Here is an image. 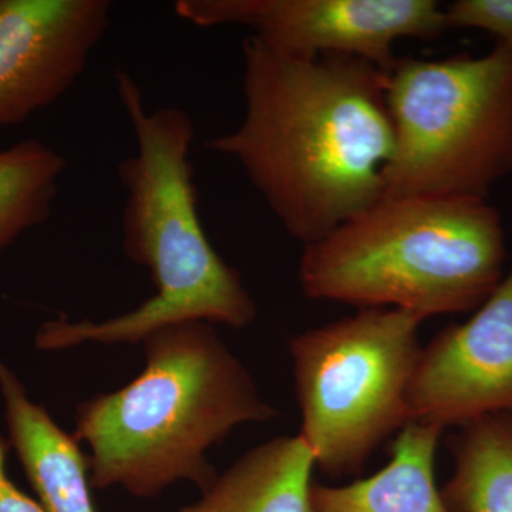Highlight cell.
I'll return each instance as SVG.
<instances>
[{"label":"cell","mask_w":512,"mask_h":512,"mask_svg":"<svg viewBox=\"0 0 512 512\" xmlns=\"http://www.w3.org/2000/svg\"><path fill=\"white\" fill-rule=\"evenodd\" d=\"M242 57L244 117L205 147L237 161L305 247L384 197L387 73L359 57L284 55L252 35Z\"/></svg>","instance_id":"obj_1"},{"label":"cell","mask_w":512,"mask_h":512,"mask_svg":"<svg viewBox=\"0 0 512 512\" xmlns=\"http://www.w3.org/2000/svg\"><path fill=\"white\" fill-rule=\"evenodd\" d=\"M114 79L137 144L136 153L117 167L126 190L123 249L131 262L150 271L156 295L103 322H47L37 346L141 343L157 329L185 322L247 328L256 318L254 299L212 247L198 215L190 161L194 121L180 107L148 110L143 90L126 70H117Z\"/></svg>","instance_id":"obj_2"},{"label":"cell","mask_w":512,"mask_h":512,"mask_svg":"<svg viewBox=\"0 0 512 512\" xmlns=\"http://www.w3.org/2000/svg\"><path fill=\"white\" fill-rule=\"evenodd\" d=\"M141 343L146 367L133 382L77 406L73 437L90 448V485L138 498L181 480L207 490L217 478L207 451L278 412L214 325L164 326Z\"/></svg>","instance_id":"obj_3"},{"label":"cell","mask_w":512,"mask_h":512,"mask_svg":"<svg viewBox=\"0 0 512 512\" xmlns=\"http://www.w3.org/2000/svg\"><path fill=\"white\" fill-rule=\"evenodd\" d=\"M504 262L503 221L487 200L383 197L303 247L299 284L315 301L427 319L476 311Z\"/></svg>","instance_id":"obj_4"},{"label":"cell","mask_w":512,"mask_h":512,"mask_svg":"<svg viewBox=\"0 0 512 512\" xmlns=\"http://www.w3.org/2000/svg\"><path fill=\"white\" fill-rule=\"evenodd\" d=\"M394 150L384 197L485 200L512 171V49L441 60L397 57L387 72Z\"/></svg>","instance_id":"obj_5"},{"label":"cell","mask_w":512,"mask_h":512,"mask_svg":"<svg viewBox=\"0 0 512 512\" xmlns=\"http://www.w3.org/2000/svg\"><path fill=\"white\" fill-rule=\"evenodd\" d=\"M423 320L400 309H362L289 342L299 436L326 476H356L409 423L407 393Z\"/></svg>","instance_id":"obj_6"},{"label":"cell","mask_w":512,"mask_h":512,"mask_svg":"<svg viewBox=\"0 0 512 512\" xmlns=\"http://www.w3.org/2000/svg\"><path fill=\"white\" fill-rule=\"evenodd\" d=\"M174 8L200 28L245 26L284 55L359 57L386 73L399 40H434L447 30L436 0H178Z\"/></svg>","instance_id":"obj_7"},{"label":"cell","mask_w":512,"mask_h":512,"mask_svg":"<svg viewBox=\"0 0 512 512\" xmlns=\"http://www.w3.org/2000/svg\"><path fill=\"white\" fill-rule=\"evenodd\" d=\"M512 413V268L467 322L421 348L407 420L447 427Z\"/></svg>","instance_id":"obj_8"},{"label":"cell","mask_w":512,"mask_h":512,"mask_svg":"<svg viewBox=\"0 0 512 512\" xmlns=\"http://www.w3.org/2000/svg\"><path fill=\"white\" fill-rule=\"evenodd\" d=\"M109 0H0V130L79 82L110 25Z\"/></svg>","instance_id":"obj_9"},{"label":"cell","mask_w":512,"mask_h":512,"mask_svg":"<svg viewBox=\"0 0 512 512\" xmlns=\"http://www.w3.org/2000/svg\"><path fill=\"white\" fill-rule=\"evenodd\" d=\"M10 443L47 512H96L90 494L89 464L73 434H67L43 407L30 402L25 387L0 362Z\"/></svg>","instance_id":"obj_10"},{"label":"cell","mask_w":512,"mask_h":512,"mask_svg":"<svg viewBox=\"0 0 512 512\" xmlns=\"http://www.w3.org/2000/svg\"><path fill=\"white\" fill-rule=\"evenodd\" d=\"M443 430L407 423L397 434L389 464L348 485L313 483L312 512H451L436 483Z\"/></svg>","instance_id":"obj_11"},{"label":"cell","mask_w":512,"mask_h":512,"mask_svg":"<svg viewBox=\"0 0 512 512\" xmlns=\"http://www.w3.org/2000/svg\"><path fill=\"white\" fill-rule=\"evenodd\" d=\"M315 457L302 437L252 448L177 512H312Z\"/></svg>","instance_id":"obj_12"},{"label":"cell","mask_w":512,"mask_h":512,"mask_svg":"<svg viewBox=\"0 0 512 512\" xmlns=\"http://www.w3.org/2000/svg\"><path fill=\"white\" fill-rule=\"evenodd\" d=\"M454 460L441 488L451 512H512V413L460 427L448 439Z\"/></svg>","instance_id":"obj_13"},{"label":"cell","mask_w":512,"mask_h":512,"mask_svg":"<svg viewBox=\"0 0 512 512\" xmlns=\"http://www.w3.org/2000/svg\"><path fill=\"white\" fill-rule=\"evenodd\" d=\"M66 167L62 154L35 138L0 151V254L46 224Z\"/></svg>","instance_id":"obj_14"},{"label":"cell","mask_w":512,"mask_h":512,"mask_svg":"<svg viewBox=\"0 0 512 512\" xmlns=\"http://www.w3.org/2000/svg\"><path fill=\"white\" fill-rule=\"evenodd\" d=\"M447 29H478L512 49V0H457L444 6Z\"/></svg>","instance_id":"obj_15"},{"label":"cell","mask_w":512,"mask_h":512,"mask_svg":"<svg viewBox=\"0 0 512 512\" xmlns=\"http://www.w3.org/2000/svg\"><path fill=\"white\" fill-rule=\"evenodd\" d=\"M9 444L0 437V512H47L43 505L23 494L6 474Z\"/></svg>","instance_id":"obj_16"}]
</instances>
